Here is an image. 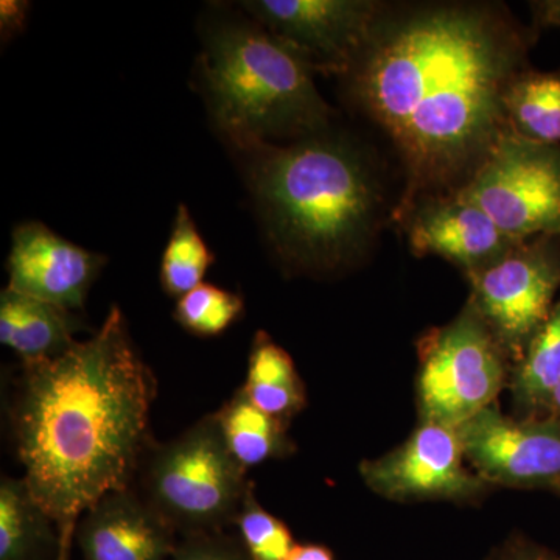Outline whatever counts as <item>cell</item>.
<instances>
[{
  "label": "cell",
  "mask_w": 560,
  "mask_h": 560,
  "mask_svg": "<svg viewBox=\"0 0 560 560\" xmlns=\"http://www.w3.org/2000/svg\"><path fill=\"white\" fill-rule=\"evenodd\" d=\"M102 254L73 245L46 224H21L13 232L7 270L9 289L73 311L83 308L103 265Z\"/></svg>",
  "instance_id": "12"
},
{
  "label": "cell",
  "mask_w": 560,
  "mask_h": 560,
  "mask_svg": "<svg viewBox=\"0 0 560 560\" xmlns=\"http://www.w3.org/2000/svg\"><path fill=\"white\" fill-rule=\"evenodd\" d=\"M534 31L503 7H389L346 73L350 97L404 168L394 217L455 194L510 130L504 98L528 69Z\"/></svg>",
  "instance_id": "1"
},
{
  "label": "cell",
  "mask_w": 560,
  "mask_h": 560,
  "mask_svg": "<svg viewBox=\"0 0 560 560\" xmlns=\"http://www.w3.org/2000/svg\"><path fill=\"white\" fill-rule=\"evenodd\" d=\"M75 316L60 305L25 296L7 287L0 294V342L22 361L54 359L75 345Z\"/></svg>",
  "instance_id": "15"
},
{
  "label": "cell",
  "mask_w": 560,
  "mask_h": 560,
  "mask_svg": "<svg viewBox=\"0 0 560 560\" xmlns=\"http://www.w3.org/2000/svg\"><path fill=\"white\" fill-rule=\"evenodd\" d=\"M548 416H552V418L558 419L560 422V383L558 388H556L555 394H552Z\"/></svg>",
  "instance_id": "29"
},
{
  "label": "cell",
  "mask_w": 560,
  "mask_h": 560,
  "mask_svg": "<svg viewBox=\"0 0 560 560\" xmlns=\"http://www.w3.org/2000/svg\"><path fill=\"white\" fill-rule=\"evenodd\" d=\"M560 383V300L522 359L512 366L510 389L517 418L548 416Z\"/></svg>",
  "instance_id": "17"
},
{
  "label": "cell",
  "mask_w": 560,
  "mask_h": 560,
  "mask_svg": "<svg viewBox=\"0 0 560 560\" xmlns=\"http://www.w3.org/2000/svg\"><path fill=\"white\" fill-rule=\"evenodd\" d=\"M250 18L296 51L313 72L345 77L389 5L372 0H250Z\"/></svg>",
  "instance_id": "9"
},
{
  "label": "cell",
  "mask_w": 560,
  "mask_h": 560,
  "mask_svg": "<svg viewBox=\"0 0 560 560\" xmlns=\"http://www.w3.org/2000/svg\"><path fill=\"white\" fill-rule=\"evenodd\" d=\"M510 130L544 145L560 147V68L525 69L512 81L506 98Z\"/></svg>",
  "instance_id": "19"
},
{
  "label": "cell",
  "mask_w": 560,
  "mask_h": 560,
  "mask_svg": "<svg viewBox=\"0 0 560 560\" xmlns=\"http://www.w3.org/2000/svg\"><path fill=\"white\" fill-rule=\"evenodd\" d=\"M210 113L235 147L326 130L330 106L300 55L254 22H224L202 54Z\"/></svg>",
  "instance_id": "4"
},
{
  "label": "cell",
  "mask_w": 560,
  "mask_h": 560,
  "mask_svg": "<svg viewBox=\"0 0 560 560\" xmlns=\"http://www.w3.org/2000/svg\"><path fill=\"white\" fill-rule=\"evenodd\" d=\"M245 312V301L234 291L202 282L179 298L175 318L190 334L217 337L230 329Z\"/></svg>",
  "instance_id": "22"
},
{
  "label": "cell",
  "mask_w": 560,
  "mask_h": 560,
  "mask_svg": "<svg viewBox=\"0 0 560 560\" xmlns=\"http://www.w3.org/2000/svg\"><path fill=\"white\" fill-rule=\"evenodd\" d=\"M49 515L32 495L27 482L2 478L0 482V560H35L51 541L60 539L51 533Z\"/></svg>",
  "instance_id": "20"
},
{
  "label": "cell",
  "mask_w": 560,
  "mask_h": 560,
  "mask_svg": "<svg viewBox=\"0 0 560 560\" xmlns=\"http://www.w3.org/2000/svg\"><path fill=\"white\" fill-rule=\"evenodd\" d=\"M464 456L490 486L560 489V422L508 418L497 404L456 427Z\"/></svg>",
  "instance_id": "10"
},
{
  "label": "cell",
  "mask_w": 560,
  "mask_h": 560,
  "mask_svg": "<svg viewBox=\"0 0 560 560\" xmlns=\"http://www.w3.org/2000/svg\"><path fill=\"white\" fill-rule=\"evenodd\" d=\"M213 260L215 257L201 237L189 209L179 205L171 238L162 254V289L168 296L183 298L201 285Z\"/></svg>",
  "instance_id": "21"
},
{
  "label": "cell",
  "mask_w": 560,
  "mask_h": 560,
  "mask_svg": "<svg viewBox=\"0 0 560 560\" xmlns=\"http://www.w3.org/2000/svg\"><path fill=\"white\" fill-rule=\"evenodd\" d=\"M75 536L86 560H168L176 551L172 526L130 490L98 501Z\"/></svg>",
  "instance_id": "14"
},
{
  "label": "cell",
  "mask_w": 560,
  "mask_h": 560,
  "mask_svg": "<svg viewBox=\"0 0 560 560\" xmlns=\"http://www.w3.org/2000/svg\"><path fill=\"white\" fill-rule=\"evenodd\" d=\"M401 223L416 256L441 257L466 275L518 245L477 205L456 191L419 202Z\"/></svg>",
  "instance_id": "13"
},
{
  "label": "cell",
  "mask_w": 560,
  "mask_h": 560,
  "mask_svg": "<svg viewBox=\"0 0 560 560\" xmlns=\"http://www.w3.org/2000/svg\"><path fill=\"white\" fill-rule=\"evenodd\" d=\"M235 523L250 560H285L296 545L289 526L260 506L253 485L246 490Z\"/></svg>",
  "instance_id": "23"
},
{
  "label": "cell",
  "mask_w": 560,
  "mask_h": 560,
  "mask_svg": "<svg viewBox=\"0 0 560 560\" xmlns=\"http://www.w3.org/2000/svg\"><path fill=\"white\" fill-rule=\"evenodd\" d=\"M215 418L231 455L245 470L265 460L285 458L294 451L287 436L289 425L257 408L242 388Z\"/></svg>",
  "instance_id": "18"
},
{
  "label": "cell",
  "mask_w": 560,
  "mask_h": 560,
  "mask_svg": "<svg viewBox=\"0 0 560 560\" xmlns=\"http://www.w3.org/2000/svg\"><path fill=\"white\" fill-rule=\"evenodd\" d=\"M420 422L456 429L495 404L510 386L512 363L474 302L420 341Z\"/></svg>",
  "instance_id": "6"
},
{
  "label": "cell",
  "mask_w": 560,
  "mask_h": 560,
  "mask_svg": "<svg viewBox=\"0 0 560 560\" xmlns=\"http://www.w3.org/2000/svg\"><path fill=\"white\" fill-rule=\"evenodd\" d=\"M558 495H560V489H559Z\"/></svg>",
  "instance_id": "30"
},
{
  "label": "cell",
  "mask_w": 560,
  "mask_h": 560,
  "mask_svg": "<svg viewBox=\"0 0 560 560\" xmlns=\"http://www.w3.org/2000/svg\"><path fill=\"white\" fill-rule=\"evenodd\" d=\"M31 3L24 0H2L0 2V35L9 40L24 31Z\"/></svg>",
  "instance_id": "25"
},
{
  "label": "cell",
  "mask_w": 560,
  "mask_h": 560,
  "mask_svg": "<svg viewBox=\"0 0 560 560\" xmlns=\"http://www.w3.org/2000/svg\"><path fill=\"white\" fill-rule=\"evenodd\" d=\"M237 150L280 259L304 271H334L368 248L383 198L357 145L320 131L291 145L253 142Z\"/></svg>",
  "instance_id": "3"
},
{
  "label": "cell",
  "mask_w": 560,
  "mask_h": 560,
  "mask_svg": "<svg viewBox=\"0 0 560 560\" xmlns=\"http://www.w3.org/2000/svg\"><path fill=\"white\" fill-rule=\"evenodd\" d=\"M156 378L119 307L101 329L54 359L22 361L11 407L18 458L69 560L81 515L128 490L138 469Z\"/></svg>",
  "instance_id": "2"
},
{
  "label": "cell",
  "mask_w": 560,
  "mask_h": 560,
  "mask_svg": "<svg viewBox=\"0 0 560 560\" xmlns=\"http://www.w3.org/2000/svg\"><path fill=\"white\" fill-rule=\"evenodd\" d=\"M285 560H335L329 548L323 545H294Z\"/></svg>",
  "instance_id": "28"
},
{
  "label": "cell",
  "mask_w": 560,
  "mask_h": 560,
  "mask_svg": "<svg viewBox=\"0 0 560 560\" xmlns=\"http://www.w3.org/2000/svg\"><path fill=\"white\" fill-rule=\"evenodd\" d=\"M215 415L208 416L151 456L145 477L149 504L172 528H220L241 511L250 485Z\"/></svg>",
  "instance_id": "5"
},
{
  "label": "cell",
  "mask_w": 560,
  "mask_h": 560,
  "mask_svg": "<svg viewBox=\"0 0 560 560\" xmlns=\"http://www.w3.org/2000/svg\"><path fill=\"white\" fill-rule=\"evenodd\" d=\"M242 389L257 408L287 425L307 405V390L296 364L264 330L254 337Z\"/></svg>",
  "instance_id": "16"
},
{
  "label": "cell",
  "mask_w": 560,
  "mask_h": 560,
  "mask_svg": "<svg viewBox=\"0 0 560 560\" xmlns=\"http://www.w3.org/2000/svg\"><path fill=\"white\" fill-rule=\"evenodd\" d=\"M486 560H560V555L522 534H514L490 552Z\"/></svg>",
  "instance_id": "24"
},
{
  "label": "cell",
  "mask_w": 560,
  "mask_h": 560,
  "mask_svg": "<svg viewBox=\"0 0 560 560\" xmlns=\"http://www.w3.org/2000/svg\"><path fill=\"white\" fill-rule=\"evenodd\" d=\"M466 276L471 287L469 300L514 366L558 302L559 238L518 243L499 259Z\"/></svg>",
  "instance_id": "8"
},
{
  "label": "cell",
  "mask_w": 560,
  "mask_h": 560,
  "mask_svg": "<svg viewBox=\"0 0 560 560\" xmlns=\"http://www.w3.org/2000/svg\"><path fill=\"white\" fill-rule=\"evenodd\" d=\"M173 560H242L232 555L223 545L213 541H190L180 550L175 551Z\"/></svg>",
  "instance_id": "26"
},
{
  "label": "cell",
  "mask_w": 560,
  "mask_h": 560,
  "mask_svg": "<svg viewBox=\"0 0 560 560\" xmlns=\"http://www.w3.org/2000/svg\"><path fill=\"white\" fill-rule=\"evenodd\" d=\"M533 13V31L560 28V0H536L529 3Z\"/></svg>",
  "instance_id": "27"
},
{
  "label": "cell",
  "mask_w": 560,
  "mask_h": 560,
  "mask_svg": "<svg viewBox=\"0 0 560 560\" xmlns=\"http://www.w3.org/2000/svg\"><path fill=\"white\" fill-rule=\"evenodd\" d=\"M512 241H560V147L508 131L456 190Z\"/></svg>",
  "instance_id": "7"
},
{
  "label": "cell",
  "mask_w": 560,
  "mask_h": 560,
  "mask_svg": "<svg viewBox=\"0 0 560 560\" xmlns=\"http://www.w3.org/2000/svg\"><path fill=\"white\" fill-rule=\"evenodd\" d=\"M469 466L456 429L420 422L399 447L363 460L360 475L368 488L393 501L477 503L492 486Z\"/></svg>",
  "instance_id": "11"
}]
</instances>
